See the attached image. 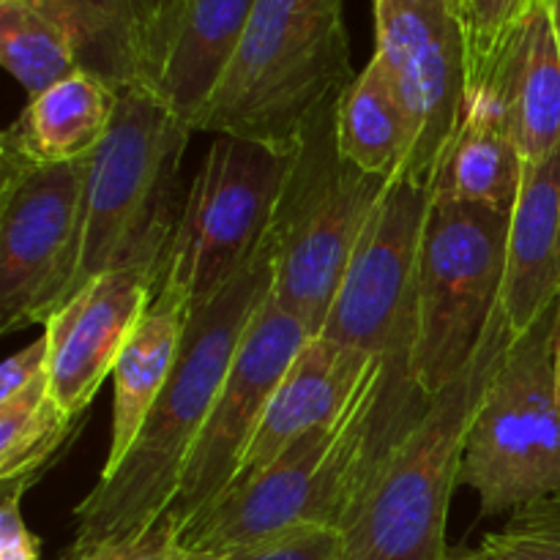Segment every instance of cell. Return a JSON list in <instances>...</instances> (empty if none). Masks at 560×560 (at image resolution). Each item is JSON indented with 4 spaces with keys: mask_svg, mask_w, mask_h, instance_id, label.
I'll use <instances>...</instances> for the list:
<instances>
[{
    "mask_svg": "<svg viewBox=\"0 0 560 560\" xmlns=\"http://www.w3.org/2000/svg\"><path fill=\"white\" fill-rule=\"evenodd\" d=\"M512 337L498 310L474 359L383 454L339 528L342 560H452L446 523L465 443Z\"/></svg>",
    "mask_w": 560,
    "mask_h": 560,
    "instance_id": "obj_3",
    "label": "cell"
},
{
    "mask_svg": "<svg viewBox=\"0 0 560 560\" xmlns=\"http://www.w3.org/2000/svg\"><path fill=\"white\" fill-rule=\"evenodd\" d=\"M545 3H547V11H550L552 27H556V36L560 44V0H545Z\"/></svg>",
    "mask_w": 560,
    "mask_h": 560,
    "instance_id": "obj_32",
    "label": "cell"
},
{
    "mask_svg": "<svg viewBox=\"0 0 560 560\" xmlns=\"http://www.w3.org/2000/svg\"><path fill=\"white\" fill-rule=\"evenodd\" d=\"M213 560H342V530L331 525H304Z\"/></svg>",
    "mask_w": 560,
    "mask_h": 560,
    "instance_id": "obj_27",
    "label": "cell"
},
{
    "mask_svg": "<svg viewBox=\"0 0 560 560\" xmlns=\"http://www.w3.org/2000/svg\"><path fill=\"white\" fill-rule=\"evenodd\" d=\"M353 77L342 0H257L197 131L293 145Z\"/></svg>",
    "mask_w": 560,
    "mask_h": 560,
    "instance_id": "obj_4",
    "label": "cell"
},
{
    "mask_svg": "<svg viewBox=\"0 0 560 560\" xmlns=\"http://www.w3.org/2000/svg\"><path fill=\"white\" fill-rule=\"evenodd\" d=\"M552 359H556V383H558V397H560V299L556 312V342H552Z\"/></svg>",
    "mask_w": 560,
    "mask_h": 560,
    "instance_id": "obj_31",
    "label": "cell"
},
{
    "mask_svg": "<svg viewBox=\"0 0 560 560\" xmlns=\"http://www.w3.org/2000/svg\"><path fill=\"white\" fill-rule=\"evenodd\" d=\"M560 299V145L525 162L523 186L509 217L501 310L523 334Z\"/></svg>",
    "mask_w": 560,
    "mask_h": 560,
    "instance_id": "obj_18",
    "label": "cell"
},
{
    "mask_svg": "<svg viewBox=\"0 0 560 560\" xmlns=\"http://www.w3.org/2000/svg\"><path fill=\"white\" fill-rule=\"evenodd\" d=\"M0 328L47 323L66 304L80 249L85 162L0 156Z\"/></svg>",
    "mask_w": 560,
    "mask_h": 560,
    "instance_id": "obj_10",
    "label": "cell"
},
{
    "mask_svg": "<svg viewBox=\"0 0 560 560\" xmlns=\"http://www.w3.org/2000/svg\"><path fill=\"white\" fill-rule=\"evenodd\" d=\"M337 145L345 162L377 178H397L408 164V118L375 55L339 96Z\"/></svg>",
    "mask_w": 560,
    "mask_h": 560,
    "instance_id": "obj_22",
    "label": "cell"
},
{
    "mask_svg": "<svg viewBox=\"0 0 560 560\" xmlns=\"http://www.w3.org/2000/svg\"><path fill=\"white\" fill-rule=\"evenodd\" d=\"M167 260H140L102 273L77 290L49 320V394L82 419L137 323L156 299Z\"/></svg>",
    "mask_w": 560,
    "mask_h": 560,
    "instance_id": "obj_15",
    "label": "cell"
},
{
    "mask_svg": "<svg viewBox=\"0 0 560 560\" xmlns=\"http://www.w3.org/2000/svg\"><path fill=\"white\" fill-rule=\"evenodd\" d=\"M58 560H213L202 552L191 550L180 539V525L170 514H162L156 523L142 528L140 534H131L126 539L107 541L96 550L85 552L80 558H58Z\"/></svg>",
    "mask_w": 560,
    "mask_h": 560,
    "instance_id": "obj_28",
    "label": "cell"
},
{
    "mask_svg": "<svg viewBox=\"0 0 560 560\" xmlns=\"http://www.w3.org/2000/svg\"><path fill=\"white\" fill-rule=\"evenodd\" d=\"M372 361L375 359L342 348L331 339L312 337L279 383L277 394L262 416L260 430L252 438L249 448L241 459L238 476L230 487L255 479L284 448H290L317 427L337 419L364 383Z\"/></svg>",
    "mask_w": 560,
    "mask_h": 560,
    "instance_id": "obj_16",
    "label": "cell"
},
{
    "mask_svg": "<svg viewBox=\"0 0 560 560\" xmlns=\"http://www.w3.org/2000/svg\"><path fill=\"white\" fill-rule=\"evenodd\" d=\"M271 235L260 255L217 299L191 312L180 359L148 413L135 446L74 509V541L60 558H80L107 541L156 523L178 495L189 454L211 416L235 348L252 315L271 293Z\"/></svg>",
    "mask_w": 560,
    "mask_h": 560,
    "instance_id": "obj_2",
    "label": "cell"
},
{
    "mask_svg": "<svg viewBox=\"0 0 560 560\" xmlns=\"http://www.w3.org/2000/svg\"><path fill=\"white\" fill-rule=\"evenodd\" d=\"M430 399L413 381L372 361L342 413L284 448L255 479L224 490L180 530L184 545L222 558L246 545L304 528H342L372 470Z\"/></svg>",
    "mask_w": 560,
    "mask_h": 560,
    "instance_id": "obj_1",
    "label": "cell"
},
{
    "mask_svg": "<svg viewBox=\"0 0 560 560\" xmlns=\"http://www.w3.org/2000/svg\"><path fill=\"white\" fill-rule=\"evenodd\" d=\"M77 421L49 394V372L0 402V481H33L74 435Z\"/></svg>",
    "mask_w": 560,
    "mask_h": 560,
    "instance_id": "obj_24",
    "label": "cell"
},
{
    "mask_svg": "<svg viewBox=\"0 0 560 560\" xmlns=\"http://www.w3.org/2000/svg\"><path fill=\"white\" fill-rule=\"evenodd\" d=\"M525 175V156L503 120L487 107H468L430 184L432 200L512 211Z\"/></svg>",
    "mask_w": 560,
    "mask_h": 560,
    "instance_id": "obj_21",
    "label": "cell"
},
{
    "mask_svg": "<svg viewBox=\"0 0 560 560\" xmlns=\"http://www.w3.org/2000/svg\"><path fill=\"white\" fill-rule=\"evenodd\" d=\"M257 0H145L135 85L197 131L244 38Z\"/></svg>",
    "mask_w": 560,
    "mask_h": 560,
    "instance_id": "obj_14",
    "label": "cell"
},
{
    "mask_svg": "<svg viewBox=\"0 0 560 560\" xmlns=\"http://www.w3.org/2000/svg\"><path fill=\"white\" fill-rule=\"evenodd\" d=\"M31 481H3L0 501V560H42L38 539L22 517V495Z\"/></svg>",
    "mask_w": 560,
    "mask_h": 560,
    "instance_id": "obj_29",
    "label": "cell"
},
{
    "mask_svg": "<svg viewBox=\"0 0 560 560\" xmlns=\"http://www.w3.org/2000/svg\"><path fill=\"white\" fill-rule=\"evenodd\" d=\"M432 195L397 175L355 246L328 320L317 337L383 359L410 377L416 317V266Z\"/></svg>",
    "mask_w": 560,
    "mask_h": 560,
    "instance_id": "obj_11",
    "label": "cell"
},
{
    "mask_svg": "<svg viewBox=\"0 0 560 560\" xmlns=\"http://www.w3.org/2000/svg\"><path fill=\"white\" fill-rule=\"evenodd\" d=\"M468 107L495 113L525 162L560 145V44L545 0L509 38L490 82Z\"/></svg>",
    "mask_w": 560,
    "mask_h": 560,
    "instance_id": "obj_17",
    "label": "cell"
},
{
    "mask_svg": "<svg viewBox=\"0 0 560 560\" xmlns=\"http://www.w3.org/2000/svg\"><path fill=\"white\" fill-rule=\"evenodd\" d=\"M375 58L410 126L399 175L430 189L468 115V52L457 0H375Z\"/></svg>",
    "mask_w": 560,
    "mask_h": 560,
    "instance_id": "obj_12",
    "label": "cell"
},
{
    "mask_svg": "<svg viewBox=\"0 0 560 560\" xmlns=\"http://www.w3.org/2000/svg\"><path fill=\"white\" fill-rule=\"evenodd\" d=\"M337 102L293 142V162L271 228V299L312 337L323 331L372 213L394 178L361 173L337 145Z\"/></svg>",
    "mask_w": 560,
    "mask_h": 560,
    "instance_id": "obj_6",
    "label": "cell"
},
{
    "mask_svg": "<svg viewBox=\"0 0 560 560\" xmlns=\"http://www.w3.org/2000/svg\"><path fill=\"white\" fill-rule=\"evenodd\" d=\"M556 312L514 334L470 424L459 485L476 492L485 517L560 498Z\"/></svg>",
    "mask_w": 560,
    "mask_h": 560,
    "instance_id": "obj_7",
    "label": "cell"
},
{
    "mask_svg": "<svg viewBox=\"0 0 560 560\" xmlns=\"http://www.w3.org/2000/svg\"><path fill=\"white\" fill-rule=\"evenodd\" d=\"M49 372V339L47 334L31 342L27 348L16 350L0 366V402H9L11 397L25 392L27 386Z\"/></svg>",
    "mask_w": 560,
    "mask_h": 560,
    "instance_id": "obj_30",
    "label": "cell"
},
{
    "mask_svg": "<svg viewBox=\"0 0 560 560\" xmlns=\"http://www.w3.org/2000/svg\"><path fill=\"white\" fill-rule=\"evenodd\" d=\"M0 63L31 96L80 71V42L63 3L0 0Z\"/></svg>",
    "mask_w": 560,
    "mask_h": 560,
    "instance_id": "obj_23",
    "label": "cell"
},
{
    "mask_svg": "<svg viewBox=\"0 0 560 560\" xmlns=\"http://www.w3.org/2000/svg\"><path fill=\"white\" fill-rule=\"evenodd\" d=\"M452 560H560V498L520 509L476 550Z\"/></svg>",
    "mask_w": 560,
    "mask_h": 560,
    "instance_id": "obj_26",
    "label": "cell"
},
{
    "mask_svg": "<svg viewBox=\"0 0 560 560\" xmlns=\"http://www.w3.org/2000/svg\"><path fill=\"white\" fill-rule=\"evenodd\" d=\"M290 162L293 145L217 135L178 211L159 284L195 312L241 277L266 249Z\"/></svg>",
    "mask_w": 560,
    "mask_h": 560,
    "instance_id": "obj_9",
    "label": "cell"
},
{
    "mask_svg": "<svg viewBox=\"0 0 560 560\" xmlns=\"http://www.w3.org/2000/svg\"><path fill=\"white\" fill-rule=\"evenodd\" d=\"M310 339L312 334L293 315L273 304L271 293L262 299L235 348L211 416L191 448L178 495L164 512L180 530L233 485L279 383Z\"/></svg>",
    "mask_w": 560,
    "mask_h": 560,
    "instance_id": "obj_13",
    "label": "cell"
},
{
    "mask_svg": "<svg viewBox=\"0 0 560 560\" xmlns=\"http://www.w3.org/2000/svg\"><path fill=\"white\" fill-rule=\"evenodd\" d=\"M539 0H457L468 52V104L490 82L509 38L517 33Z\"/></svg>",
    "mask_w": 560,
    "mask_h": 560,
    "instance_id": "obj_25",
    "label": "cell"
},
{
    "mask_svg": "<svg viewBox=\"0 0 560 560\" xmlns=\"http://www.w3.org/2000/svg\"><path fill=\"white\" fill-rule=\"evenodd\" d=\"M512 211L432 200L416 266L410 381L427 399L476 355L501 310Z\"/></svg>",
    "mask_w": 560,
    "mask_h": 560,
    "instance_id": "obj_8",
    "label": "cell"
},
{
    "mask_svg": "<svg viewBox=\"0 0 560 560\" xmlns=\"http://www.w3.org/2000/svg\"><path fill=\"white\" fill-rule=\"evenodd\" d=\"M191 129L151 91L118 88L109 135L85 159L80 249L69 295L113 268L167 260L178 213L173 191Z\"/></svg>",
    "mask_w": 560,
    "mask_h": 560,
    "instance_id": "obj_5",
    "label": "cell"
},
{
    "mask_svg": "<svg viewBox=\"0 0 560 560\" xmlns=\"http://www.w3.org/2000/svg\"><path fill=\"white\" fill-rule=\"evenodd\" d=\"M118 109V88L93 71L80 69L47 91L31 96L20 118L3 131L0 156L20 162H85L109 135Z\"/></svg>",
    "mask_w": 560,
    "mask_h": 560,
    "instance_id": "obj_19",
    "label": "cell"
},
{
    "mask_svg": "<svg viewBox=\"0 0 560 560\" xmlns=\"http://www.w3.org/2000/svg\"><path fill=\"white\" fill-rule=\"evenodd\" d=\"M191 304L173 288L159 284L156 299L137 323L113 370V430L102 476H109L135 446L148 413L167 388L180 359Z\"/></svg>",
    "mask_w": 560,
    "mask_h": 560,
    "instance_id": "obj_20",
    "label": "cell"
}]
</instances>
